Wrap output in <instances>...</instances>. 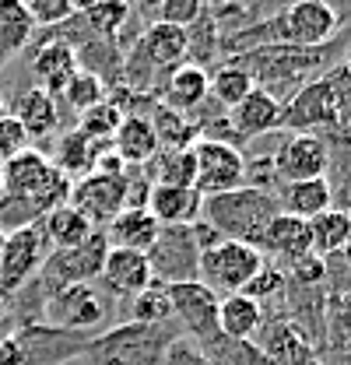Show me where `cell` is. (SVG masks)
Wrapping results in <instances>:
<instances>
[{
	"label": "cell",
	"mask_w": 351,
	"mask_h": 365,
	"mask_svg": "<svg viewBox=\"0 0 351 365\" xmlns=\"http://www.w3.org/2000/svg\"><path fill=\"white\" fill-rule=\"evenodd\" d=\"M71 180L46 158L43 151L29 148L4 162L0 169V232L36 225L49 211L67 204Z\"/></svg>",
	"instance_id": "obj_1"
},
{
	"label": "cell",
	"mask_w": 351,
	"mask_h": 365,
	"mask_svg": "<svg viewBox=\"0 0 351 365\" xmlns=\"http://www.w3.org/2000/svg\"><path fill=\"white\" fill-rule=\"evenodd\" d=\"M281 211L278 193L257 190V186H235L218 197H204L200 204V222L215 228L221 239H235L246 246H257L263 228L270 225V218Z\"/></svg>",
	"instance_id": "obj_2"
},
{
	"label": "cell",
	"mask_w": 351,
	"mask_h": 365,
	"mask_svg": "<svg viewBox=\"0 0 351 365\" xmlns=\"http://www.w3.org/2000/svg\"><path fill=\"white\" fill-rule=\"evenodd\" d=\"M176 341V330L169 323L148 327V323H120L95 337L85 348V359L91 365H158L166 359L169 344Z\"/></svg>",
	"instance_id": "obj_3"
},
{
	"label": "cell",
	"mask_w": 351,
	"mask_h": 365,
	"mask_svg": "<svg viewBox=\"0 0 351 365\" xmlns=\"http://www.w3.org/2000/svg\"><path fill=\"white\" fill-rule=\"evenodd\" d=\"M263 264V253L257 246H246V242H235V239H218L211 242L208 250H200L197 257V281L204 288H211L215 295H235L243 292L253 274L260 271Z\"/></svg>",
	"instance_id": "obj_4"
},
{
	"label": "cell",
	"mask_w": 351,
	"mask_h": 365,
	"mask_svg": "<svg viewBox=\"0 0 351 365\" xmlns=\"http://www.w3.org/2000/svg\"><path fill=\"white\" fill-rule=\"evenodd\" d=\"M267 29H274L267 46H299V49H320L327 46L337 29H341V14L330 7V0H292L274 21H267Z\"/></svg>",
	"instance_id": "obj_5"
},
{
	"label": "cell",
	"mask_w": 351,
	"mask_h": 365,
	"mask_svg": "<svg viewBox=\"0 0 351 365\" xmlns=\"http://www.w3.org/2000/svg\"><path fill=\"white\" fill-rule=\"evenodd\" d=\"M243 56H246V63H239V67L253 78V85L260 78L267 85L263 91L274 95V98H278V91H285V85L295 91L309 85L312 81V67L323 63L320 49H299V46H257V49H250Z\"/></svg>",
	"instance_id": "obj_6"
},
{
	"label": "cell",
	"mask_w": 351,
	"mask_h": 365,
	"mask_svg": "<svg viewBox=\"0 0 351 365\" xmlns=\"http://www.w3.org/2000/svg\"><path fill=\"white\" fill-rule=\"evenodd\" d=\"M190 151H193V165H197L193 190L200 197H218L235 186H246V158L239 155V148L232 140L197 137Z\"/></svg>",
	"instance_id": "obj_7"
},
{
	"label": "cell",
	"mask_w": 351,
	"mask_h": 365,
	"mask_svg": "<svg viewBox=\"0 0 351 365\" xmlns=\"http://www.w3.org/2000/svg\"><path fill=\"white\" fill-rule=\"evenodd\" d=\"M109 253V239L102 228H95L85 242L71 246V250H49V257L43 260V281H49V288L56 284H91Z\"/></svg>",
	"instance_id": "obj_8"
},
{
	"label": "cell",
	"mask_w": 351,
	"mask_h": 365,
	"mask_svg": "<svg viewBox=\"0 0 351 365\" xmlns=\"http://www.w3.org/2000/svg\"><path fill=\"white\" fill-rule=\"evenodd\" d=\"M46 257H49V242H46V232L39 222L7 232L4 250H0V295L25 288V281L43 267Z\"/></svg>",
	"instance_id": "obj_9"
},
{
	"label": "cell",
	"mask_w": 351,
	"mask_h": 365,
	"mask_svg": "<svg viewBox=\"0 0 351 365\" xmlns=\"http://www.w3.org/2000/svg\"><path fill=\"white\" fill-rule=\"evenodd\" d=\"M197 257L200 242L193 235V225L162 228L155 246L148 250L151 277L158 284H179V281H197Z\"/></svg>",
	"instance_id": "obj_10"
},
{
	"label": "cell",
	"mask_w": 351,
	"mask_h": 365,
	"mask_svg": "<svg viewBox=\"0 0 351 365\" xmlns=\"http://www.w3.org/2000/svg\"><path fill=\"white\" fill-rule=\"evenodd\" d=\"M71 207H78L95 228H106L127 207V173H88L71 182Z\"/></svg>",
	"instance_id": "obj_11"
},
{
	"label": "cell",
	"mask_w": 351,
	"mask_h": 365,
	"mask_svg": "<svg viewBox=\"0 0 351 365\" xmlns=\"http://www.w3.org/2000/svg\"><path fill=\"white\" fill-rule=\"evenodd\" d=\"M337 120H341V95L327 78H316L299 91H292L281 127H292L295 134H316V130L337 127Z\"/></svg>",
	"instance_id": "obj_12"
},
{
	"label": "cell",
	"mask_w": 351,
	"mask_h": 365,
	"mask_svg": "<svg viewBox=\"0 0 351 365\" xmlns=\"http://www.w3.org/2000/svg\"><path fill=\"white\" fill-rule=\"evenodd\" d=\"M270 169H274L278 182L323 180L327 169H330V148L320 134H292L274 151Z\"/></svg>",
	"instance_id": "obj_13"
},
{
	"label": "cell",
	"mask_w": 351,
	"mask_h": 365,
	"mask_svg": "<svg viewBox=\"0 0 351 365\" xmlns=\"http://www.w3.org/2000/svg\"><path fill=\"white\" fill-rule=\"evenodd\" d=\"M106 299L95 284H56L46 299V317L60 330H88L106 319Z\"/></svg>",
	"instance_id": "obj_14"
},
{
	"label": "cell",
	"mask_w": 351,
	"mask_h": 365,
	"mask_svg": "<svg viewBox=\"0 0 351 365\" xmlns=\"http://www.w3.org/2000/svg\"><path fill=\"white\" fill-rule=\"evenodd\" d=\"M186 53H190V32L186 29L151 21L144 29V36L137 39L131 63H144V81H148V74H166L169 78L176 67H183Z\"/></svg>",
	"instance_id": "obj_15"
},
{
	"label": "cell",
	"mask_w": 351,
	"mask_h": 365,
	"mask_svg": "<svg viewBox=\"0 0 351 365\" xmlns=\"http://www.w3.org/2000/svg\"><path fill=\"white\" fill-rule=\"evenodd\" d=\"M166 292L173 302V317L190 330V337H197V344L218 334V295L211 288H204L200 281H179L166 284Z\"/></svg>",
	"instance_id": "obj_16"
},
{
	"label": "cell",
	"mask_w": 351,
	"mask_h": 365,
	"mask_svg": "<svg viewBox=\"0 0 351 365\" xmlns=\"http://www.w3.org/2000/svg\"><path fill=\"white\" fill-rule=\"evenodd\" d=\"M281 116H285V106L281 98L267 95L263 88H253L239 106L228 109V137H263L270 130L281 127Z\"/></svg>",
	"instance_id": "obj_17"
},
{
	"label": "cell",
	"mask_w": 351,
	"mask_h": 365,
	"mask_svg": "<svg viewBox=\"0 0 351 365\" xmlns=\"http://www.w3.org/2000/svg\"><path fill=\"white\" fill-rule=\"evenodd\" d=\"M200 204H204V197H200L193 186L151 182V193H148V211H151V218L162 228L200 222Z\"/></svg>",
	"instance_id": "obj_18"
},
{
	"label": "cell",
	"mask_w": 351,
	"mask_h": 365,
	"mask_svg": "<svg viewBox=\"0 0 351 365\" xmlns=\"http://www.w3.org/2000/svg\"><path fill=\"white\" fill-rule=\"evenodd\" d=\"M98 281L106 284L109 295H137L141 288H148V284L155 281V277H151V264H148V253L113 250V246H109Z\"/></svg>",
	"instance_id": "obj_19"
},
{
	"label": "cell",
	"mask_w": 351,
	"mask_h": 365,
	"mask_svg": "<svg viewBox=\"0 0 351 365\" xmlns=\"http://www.w3.org/2000/svg\"><path fill=\"white\" fill-rule=\"evenodd\" d=\"M32 74H36V88L49 91L56 98V91L67 88V81L78 74V56L74 46L67 39H46L43 46H36L32 53Z\"/></svg>",
	"instance_id": "obj_20"
},
{
	"label": "cell",
	"mask_w": 351,
	"mask_h": 365,
	"mask_svg": "<svg viewBox=\"0 0 351 365\" xmlns=\"http://www.w3.org/2000/svg\"><path fill=\"white\" fill-rule=\"evenodd\" d=\"M113 250H133V253H148L158 239L162 225L151 218L148 207H123L109 225L102 228Z\"/></svg>",
	"instance_id": "obj_21"
},
{
	"label": "cell",
	"mask_w": 351,
	"mask_h": 365,
	"mask_svg": "<svg viewBox=\"0 0 351 365\" xmlns=\"http://www.w3.org/2000/svg\"><path fill=\"white\" fill-rule=\"evenodd\" d=\"M11 116L25 127L29 140H43L53 137L60 127V109H56V98L43 88H25L14 95V106H11Z\"/></svg>",
	"instance_id": "obj_22"
},
{
	"label": "cell",
	"mask_w": 351,
	"mask_h": 365,
	"mask_svg": "<svg viewBox=\"0 0 351 365\" xmlns=\"http://www.w3.org/2000/svg\"><path fill=\"white\" fill-rule=\"evenodd\" d=\"M208 71L204 67H197V63H183V67H176L173 74L166 78V85H162V106L166 109H173V113H183V116H190L193 109H200L204 102H208Z\"/></svg>",
	"instance_id": "obj_23"
},
{
	"label": "cell",
	"mask_w": 351,
	"mask_h": 365,
	"mask_svg": "<svg viewBox=\"0 0 351 365\" xmlns=\"http://www.w3.org/2000/svg\"><path fill=\"white\" fill-rule=\"evenodd\" d=\"M257 348H260L267 365H312L316 362L309 337L295 323H274V327H267V334H263V341Z\"/></svg>",
	"instance_id": "obj_24"
},
{
	"label": "cell",
	"mask_w": 351,
	"mask_h": 365,
	"mask_svg": "<svg viewBox=\"0 0 351 365\" xmlns=\"http://www.w3.org/2000/svg\"><path fill=\"white\" fill-rule=\"evenodd\" d=\"M257 250H260L263 257L270 253V257H285V260H295V257H302V253H312V250H309V222L278 211V215L270 218V225L263 228Z\"/></svg>",
	"instance_id": "obj_25"
},
{
	"label": "cell",
	"mask_w": 351,
	"mask_h": 365,
	"mask_svg": "<svg viewBox=\"0 0 351 365\" xmlns=\"http://www.w3.org/2000/svg\"><path fill=\"white\" fill-rule=\"evenodd\" d=\"M109 144H113V151L120 155L123 165H148L158 155V140H155V130H151L144 113L123 116Z\"/></svg>",
	"instance_id": "obj_26"
},
{
	"label": "cell",
	"mask_w": 351,
	"mask_h": 365,
	"mask_svg": "<svg viewBox=\"0 0 351 365\" xmlns=\"http://www.w3.org/2000/svg\"><path fill=\"white\" fill-rule=\"evenodd\" d=\"M330 200H334V190L327 176L323 180H299V182H281V193H278V204L285 215H295L302 222H312L316 215L330 211Z\"/></svg>",
	"instance_id": "obj_27"
},
{
	"label": "cell",
	"mask_w": 351,
	"mask_h": 365,
	"mask_svg": "<svg viewBox=\"0 0 351 365\" xmlns=\"http://www.w3.org/2000/svg\"><path fill=\"white\" fill-rule=\"evenodd\" d=\"M263 323V302L235 292V295H221L218 299V334L232 341H250Z\"/></svg>",
	"instance_id": "obj_28"
},
{
	"label": "cell",
	"mask_w": 351,
	"mask_h": 365,
	"mask_svg": "<svg viewBox=\"0 0 351 365\" xmlns=\"http://www.w3.org/2000/svg\"><path fill=\"white\" fill-rule=\"evenodd\" d=\"M155 140H158V151H179V148H193V140L200 137V123H193L190 116L166 109L162 102L151 106V116H148Z\"/></svg>",
	"instance_id": "obj_29"
},
{
	"label": "cell",
	"mask_w": 351,
	"mask_h": 365,
	"mask_svg": "<svg viewBox=\"0 0 351 365\" xmlns=\"http://www.w3.org/2000/svg\"><path fill=\"white\" fill-rule=\"evenodd\" d=\"M351 242V215L348 211H323L309 222V250L316 257H330V253H345V246Z\"/></svg>",
	"instance_id": "obj_30"
},
{
	"label": "cell",
	"mask_w": 351,
	"mask_h": 365,
	"mask_svg": "<svg viewBox=\"0 0 351 365\" xmlns=\"http://www.w3.org/2000/svg\"><path fill=\"white\" fill-rule=\"evenodd\" d=\"M39 225H43V232H46L49 250H71V246L85 242L88 235L95 232V225L88 222L78 207H71V204H60L56 211H49Z\"/></svg>",
	"instance_id": "obj_31"
},
{
	"label": "cell",
	"mask_w": 351,
	"mask_h": 365,
	"mask_svg": "<svg viewBox=\"0 0 351 365\" xmlns=\"http://www.w3.org/2000/svg\"><path fill=\"white\" fill-rule=\"evenodd\" d=\"M36 36V21L21 0H0V60L21 53Z\"/></svg>",
	"instance_id": "obj_32"
},
{
	"label": "cell",
	"mask_w": 351,
	"mask_h": 365,
	"mask_svg": "<svg viewBox=\"0 0 351 365\" xmlns=\"http://www.w3.org/2000/svg\"><path fill=\"white\" fill-rule=\"evenodd\" d=\"M109 140H102V144H95V140H88L85 134H78V130H71V134L63 137L60 144H56V169L71 180V176H78V173H95V158H98V151L106 148Z\"/></svg>",
	"instance_id": "obj_33"
},
{
	"label": "cell",
	"mask_w": 351,
	"mask_h": 365,
	"mask_svg": "<svg viewBox=\"0 0 351 365\" xmlns=\"http://www.w3.org/2000/svg\"><path fill=\"white\" fill-rule=\"evenodd\" d=\"M131 0H98L95 7L81 11L88 21V36H95L102 43H116V36L131 21Z\"/></svg>",
	"instance_id": "obj_34"
},
{
	"label": "cell",
	"mask_w": 351,
	"mask_h": 365,
	"mask_svg": "<svg viewBox=\"0 0 351 365\" xmlns=\"http://www.w3.org/2000/svg\"><path fill=\"white\" fill-rule=\"evenodd\" d=\"M253 88H257L253 78H250L239 63H225V67H218V71L208 78V98H215V102L225 106V109L239 106Z\"/></svg>",
	"instance_id": "obj_35"
},
{
	"label": "cell",
	"mask_w": 351,
	"mask_h": 365,
	"mask_svg": "<svg viewBox=\"0 0 351 365\" xmlns=\"http://www.w3.org/2000/svg\"><path fill=\"white\" fill-rule=\"evenodd\" d=\"M131 317L133 323H148V327L169 323L173 319V302H169L166 284L151 281L148 288H141L137 295H131Z\"/></svg>",
	"instance_id": "obj_36"
},
{
	"label": "cell",
	"mask_w": 351,
	"mask_h": 365,
	"mask_svg": "<svg viewBox=\"0 0 351 365\" xmlns=\"http://www.w3.org/2000/svg\"><path fill=\"white\" fill-rule=\"evenodd\" d=\"M151 162H155V182H166V186H193V180H197V165H193V151H190V148L158 151Z\"/></svg>",
	"instance_id": "obj_37"
},
{
	"label": "cell",
	"mask_w": 351,
	"mask_h": 365,
	"mask_svg": "<svg viewBox=\"0 0 351 365\" xmlns=\"http://www.w3.org/2000/svg\"><path fill=\"white\" fill-rule=\"evenodd\" d=\"M120 120H123L120 106L106 98V102L91 106L88 113H81L78 134H85L88 140H95V144H102V140H113V134H116V127H120Z\"/></svg>",
	"instance_id": "obj_38"
},
{
	"label": "cell",
	"mask_w": 351,
	"mask_h": 365,
	"mask_svg": "<svg viewBox=\"0 0 351 365\" xmlns=\"http://www.w3.org/2000/svg\"><path fill=\"white\" fill-rule=\"evenodd\" d=\"M63 98H67V106L71 109H78V113H88L91 106H98V102H106V85L95 78V74H88L78 67V74L67 81V88H63Z\"/></svg>",
	"instance_id": "obj_39"
},
{
	"label": "cell",
	"mask_w": 351,
	"mask_h": 365,
	"mask_svg": "<svg viewBox=\"0 0 351 365\" xmlns=\"http://www.w3.org/2000/svg\"><path fill=\"white\" fill-rule=\"evenodd\" d=\"M155 11H158V21H166V25H176V29H186V32H190V25H197V21L204 18L208 0H162Z\"/></svg>",
	"instance_id": "obj_40"
},
{
	"label": "cell",
	"mask_w": 351,
	"mask_h": 365,
	"mask_svg": "<svg viewBox=\"0 0 351 365\" xmlns=\"http://www.w3.org/2000/svg\"><path fill=\"white\" fill-rule=\"evenodd\" d=\"M21 4L32 14L36 29L39 25H63V21L74 18V4L71 0H21Z\"/></svg>",
	"instance_id": "obj_41"
},
{
	"label": "cell",
	"mask_w": 351,
	"mask_h": 365,
	"mask_svg": "<svg viewBox=\"0 0 351 365\" xmlns=\"http://www.w3.org/2000/svg\"><path fill=\"white\" fill-rule=\"evenodd\" d=\"M29 148H32V140L25 134V127L11 113L0 116V162H7V158H14V155H21Z\"/></svg>",
	"instance_id": "obj_42"
},
{
	"label": "cell",
	"mask_w": 351,
	"mask_h": 365,
	"mask_svg": "<svg viewBox=\"0 0 351 365\" xmlns=\"http://www.w3.org/2000/svg\"><path fill=\"white\" fill-rule=\"evenodd\" d=\"M281 284H285V274L278 271V267H270V264H263L260 271L253 274V281L243 288V295H250V299L263 302L267 295H278V292H281Z\"/></svg>",
	"instance_id": "obj_43"
},
{
	"label": "cell",
	"mask_w": 351,
	"mask_h": 365,
	"mask_svg": "<svg viewBox=\"0 0 351 365\" xmlns=\"http://www.w3.org/2000/svg\"><path fill=\"white\" fill-rule=\"evenodd\" d=\"M288 274H292L299 284H320L323 274H327V260L316 257V253H302V257L288 260Z\"/></svg>",
	"instance_id": "obj_44"
},
{
	"label": "cell",
	"mask_w": 351,
	"mask_h": 365,
	"mask_svg": "<svg viewBox=\"0 0 351 365\" xmlns=\"http://www.w3.org/2000/svg\"><path fill=\"white\" fill-rule=\"evenodd\" d=\"M166 365H211L190 341H179L176 337L173 344H169V351H166Z\"/></svg>",
	"instance_id": "obj_45"
},
{
	"label": "cell",
	"mask_w": 351,
	"mask_h": 365,
	"mask_svg": "<svg viewBox=\"0 0 351 365\" xmlns=\"http://www.w3.org/2000/svg\"><path fill=\"white\" fill-rule=\"evenodd\" d=\"M0 365H25V348L18 337H0Z\"/></svg>",
	"instance_id": "obj_46"
},
{
	"label": "cell",
	"mask_w": 351,
	"mask_h": 365,
	"mask_svg": "<svg viewBox=\"0 0 351 365\" xmlns=\"http://www.w3.org/2000/svg\"><path fill=\"white\" fill-rule=\"evenodd\" d=\"M74 4V11H88V7H95L98 0H71Z\"/></svg>",
	"instance_id": "obj_47"
},
{
	"label": "cell",
	"mask_w": 351,
	"mask_h": 365,
	"mask_svg": "<svg viewBox=\"0 0 351 365\" xmlns=\"http://www.w3.org/2000/svg\"><path fill=\"white\" fill-rule=\"evenodd\" d=\"M133 4H141V7H158L162 0H133Z\"/></svg>",
	"instance_id": "obj_48"
},
{
	"label": "cell",
	"mask_w": 351,
	"mask_h": 365,
	"mask_svg": "<svg viewBox=\"0 0 351 365\" xmlns=\"http://www.w3.org/2000/svg\"><path fill=\"white\" fill-rule=\"evenodd\" d=\"M0 116H7V109H4V98H0Z\"/></svg>",
	"instance_id": "obj_49"
},
{
	"label": "cell",
	"mask_w": 351,
	"mask_h": 365,
	"mask_svg": "<svg viewBox=\"0 0 351 365\" xmlns=\"http://www.w3.org/2000/svg\"><path fill=\"white\" fill-rule=\"evenodd\" d=\"M345 253H348V260H351V242H348V246H345Z\"/></svg>",
	"instance_id": "obj_50"
},
{
	"label": "cell",
	"mask_w": 351,
	"mask_h": 365,
	"mask_svg": "<svg viewBox=\"0 0 351 365\" xmlns=\"http://www.w3.org/2000/svg\"><path fill=\"white\" fill-rule=\"evenodd\" d=\"M0 250H4V232H0Z\"/></svg>",
	"instance_id": "obj_51"
},
{
	"label": "cell",
	"mask_w": 351,
	"mask_h": 365,
	"mask_svg": "<svg viewBox=\"0 0 351 365\" xmlns=\"http://www.w3.org/2000/svg\"><path fill=\"white\" fill-rule=\"evenodd\" d=\"M0 169H4V162H0Z\"/></svg>",
	"instance_id": "obj_52"
},
{
	"label": "cell",
	"mask_w": 351,
	"mask_h": 365,
	"mask_svg": "<svg viewBox=\"0 0 351 365\" xmlns=\"http://www.w3.org/2000/svg\"><path fill=\"white\" fill-rule=\"evenodd\" d=\"M312 365H320V362H312Z\"/></svg>",
	"instance_id": "obj_53"
}]
</instances>
